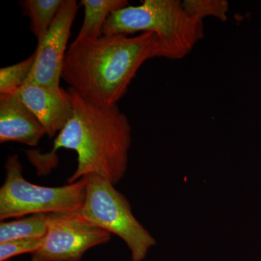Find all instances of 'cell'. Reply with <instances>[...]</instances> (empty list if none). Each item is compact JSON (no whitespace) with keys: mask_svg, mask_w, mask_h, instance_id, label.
<instances>
[{"mask_svg":"<svg viewBox=\"0 0 261 261\" xmlns=\"http://www.w3.org/2000/svg\"><path fill=\"white\" fill-rule=\"evenodd\" d=\"M159 56V39L154 33L132 37L76 38L65 55L61 80L82 97L113 106L126 94L142 65Z\"/></svg>","mask_w":261,"mask_h":261,"instance_id":"2","label":"cell"},{"mask_svg":"<svg viewBox=\"0 0 261 261\" xmlns=\"http://www.w3.org/2000/svg\"><path fill=\"white\" fill-rule=\"evenodd\" d=\"M16 93L37 117L49 139L58 135L73 116L71 95L62 87L25 84Z\"/></svg>","mask_w":261,"mask_h":261,"instance_id":"8","label":"cell"},{"mask_svg":"<svg viewBox=\"0 0 261 261\" xmlns=\"http://www.w3.org/2000/svg\"><path fill=\"white\" fill-rule=\"evenodd\" d=\"M36 53L24 61L0 69V94L15 93L27 83L32 73Z\"/></svg>","mask_w":261,"mask_h":261,"instance_id":"13","label":"cell"},{"mask_svg":"<svg viewBox=\"0 0 261 261\" xmlns=\"http://www.w3.org/2000/svg\"><path fill=\"white\" fill-rule=\"evenodd\" d=\"M73 114L55 139L48 153L25 151L39 174H47L57 166V151L72 149L78 156V165L68 184L89 175L102 176L116 185L126 173L132 126L117 105L105 106L82 97L68 88Z\"/></svg>","mask_w":261,"mask_h":261,"instance_id":"1","label":"cell"},{"mask_svg":"<svg viewBox=\"0 0 261 261\" xmlns=\"http://www.w3.org/2000/svg\"><path fill=\"white\" fill-rule=\"evenodd\" d=\"M83 205L77 211L90 224L115 233L128 245L133 261L145 259L149 249L155 245L132 214L129 202L114 185L97 175H89Z\"/></svg>","mask_w":261,"mask_h":261,"instance_id":"5","label":"cell"},{"mask_svg":"<svg viewBox=\"0 0 261 261\" xmlns=\"http://www.w3.org/2000/svg\"><path fill=\"white\" fill-rule=\"evenodd\" d=\"M47 135L40 122L15 93L0 94V142L35 147Z\"/></svg>","mask_w":261,"mask_h":261,"instance_id":"9","label":"cell"},{"mask_svg":"<svg viewBox=\"0 0 261 261\" xmlns=\"http://www.w3.org/2000/svg\"><path fill=\"white\" fill-rule=\"evenodd\" d=\"M6 178L0 188V220L41 214L77 212L85 198L87 177L63 187L39 186L25 180L17 154L5 164Z\"/></svg>","mask_w":261,"mask_h":261,"instance_id":"4","label":"cell"},{"mask_svg":"<svg viewBox=\"0 0 261 261\" xmlns=\"http://www.w3.org/2000/svg\"><path fill=\"white\" fill-rule=\"evenodd\" d=\"M182 6L189 14L201 20L209 16L221 21L227 20L228 3L226 0H185Z\"/></svg>","mask_w":261,"mask_h":261,"instance_id":"14","label":"cell"},{"mask_svg":"<svg viewBox=\"0 0 261 261\" xmlns=\"http://www.w3.org/2000/svg\"><path fill=\"white\" fill-rule=\"evenodd\" d=\"M50 214L31 215L0 224V244L30 238H44L47 232Z\"/></svg>","mask_w":261,"mask_h":261,"instance_id":"11","label":"cell"},{"mask_svg":"<svg viewBox=\"0 0 261 261\" xmlns=\"http://www.w3.org/2000/svg\"><path fill=\"white\" fill-rule=\"evenodd\" d=\"M44 238L18 239L0 244V261L24 253H34L42 246Z\"/></svg>","mask_w":261,"mask_h":261,"instance_id":"15","label":"cell"},{"mask_svg":"<svg viewBox=\"0 0 261 261\" xmlns=\"http://www.w3.org/2000/svg\"><path fill=\"white\" fill-rule=\"evenodd\" d=\"M78 9L75 0H64L47 32L38 42L35 62L25 84L61 88L67 43Z\"/></svg>","mask_w":261,"mask_h":261,"instance_id":"7","label":"cell"},{"mask_svg":"<svg viewBox=\"0 0 261 261\" xmlns=\"http://www.w3.org/2000/svg\"><path fill=\"white\" fill-rule=\"evenodd\" d=\"M154 33L159 39L161 58L180 60L204 37L202 20L189 14L178 0H145L110 15L102 36Z\"/></svg>","mask_w":261,"mask_h":261,"instance_id":"3","label":"cell"},{"mask_svg":"<svg viewBox=\"0 0 261 261\" xmlns=\"http://www.w3.org/2000/svg\"><path fill=\"white\" fill-rule=\"evenodd\" d=\"M111 233L90 224L78 212L50 214L47 232L32 261H80L92 247L111 240Z\"/></svg>","mask_w":261,"mask_h":261,"instance_id":"6","label":"cell"},{"mask_svg":"<svg viewBox=\"0 0 261 261\" xmlns=\"http://www.w3.org/2000/svg\"><path fill=\"white\" fill-rule=\"evenodd\" d=\"M64 0H24L20 4L30 18L31 29L37 42L45 35Z\"/></svg>","mask_w":261,"mask_h":261,"instance_id":"12","label":"cell"},{"mask_svg":"<svg viewBox=\"0 0 261 261\" xmlns=\"http://www.w3.org/2000/svg\"><path fill=\"white\" fill-rule=\"evenodd\" d=\"M84 18L77 39H98L110 15L128 6L126 0H82Z\"/></svg>","mask_w":261,"mask_h":261,"instance_id":"10","label":"cell"}]
</instances>
